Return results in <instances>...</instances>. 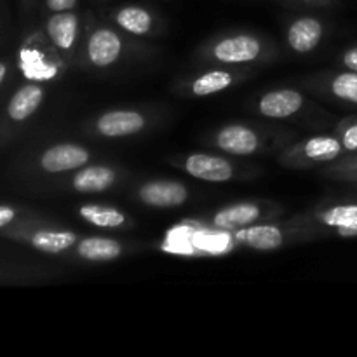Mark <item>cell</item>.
Here are the masks:
<instances>
[{"label": "cell", "mask_w": 357, "mask_h": 357, "mask_svg": "<svg viewBox=\"0 0 357 357\" xmlns=\"http://www.w3.org/2000/svg\"><path fill=\"white\" fill-rule=\"evenodd\" d=\"M89 159L86 149L77 145H56L45 150L40 157L42 169L49 173H61V171L75 169L84 166Z\"/></svg>", "instance_id": "6da1fadb"}, {"label": "cell", "mask_w": 357, "mask_h": 357, "mask_svg": "<svg viewBox=\"0 0 357 357\" xmlns=\"http://www.w3.org/2000/svg\"><path fill=\"white\" fill-rule=\"evenodd\" d=\"M139 197L145 204L157 208H174L183 204L187 199V188L176 181H152L143 185Z\"/></svg>", "instance_id": "7a4b0ae2"}, {"label": "cell", "mask_w": 357, "mask_h": 357, "mask_svg": "<svg viewBox=\"0 0 357 357\" xmlns=\"http://www.w3.org/2000/svg\"><path fill=\"white\" fill-rule=\"evenodd\" d=\"M187 171L190 176L206 181H227L232 178V166L225 159L195 153L187 159Z\"/></svg>", "instance_id": "3957f363"}, {"label": "cell", "mask_w": 357, "mask_h": 357, "mask_svg": "<svg viewBox=\"0 0 357 357\" xmlns=\"http://www.w3.org/2000/svg\"><path fill=\"white\" fill-rule=\"evenodd\" d=\"M42 100H44V89L37 84H26L20 87L7 103V117L13 122L26 121L30 115L37 112Z\"/></svg>", "instance_id": "277c9868"}, {"label": "cell", "mask_w": 357, "mask_h": 357, "mask_svg": "<svg viewBox=\"0 0 357 357\" xmlns=\"http://www.w3.org/2000/svg\"><path fill=\"white\" fill-rule=\"evenodd\" d=\"M258 54H260V42L246 35L225 38L215 47V56L223 63L253 61Z\"/></svg>", "instance_id": "5b68a950"}, {"label": "cell", "mask_w": 357, "mask_h": 357, "mask_svg": "<svg viewBox=\"0 0 357 357\" xmlns=\"http://www.w3.org/2000/svg\"><path fill=\"white\" fill-rule=\"evenodd\" d=\"M145 126V119L136 112H108L98 121V129L105 136H128L138 132Z\"/></svg>", "instance_id": "8992f818"}, {"label": "cell", "mask_w": 357, "mask_h": 357, "mask_svg": "<svg viewBox=\"0 0 357 357\" xmlns=\"http://www.w3.org/2000/svg\"><path fill=\"white\" fill-rule=\"evenodd\" d=\"M302 101V96H300L296 91H274V93H268L261 98L260 110L261 114L267 115V117H289V115H293L295 112L300 110Z\"/></svg>", "instance_id": "52a82bcc"}, {"label": "cell", "mask_w": 357, "mask_h": 357, "mask_svg": "<svg viewBox=\"0 0 357 357\" xmlns=\"http://www.w3.org/2000/svg\"><path fill=\"white\" fill-rule=\"evenodd\" d=\"M87 52H89V58L94 65H112L121 54V38L110 30H98L91 37Z\"/></svg>", "instance_id": "ba28073f"}, {"label": "cell", "mask_w": 357, "mask_h": 357, "mask_svg": "<svg viewBox=\"0 0 357 357\" xmlns=\"http://www.w3.org/2000/svg\"><path fill=\"white\" fill-rule=\"evenodd\" d=\"M321 35H323V26L319 21L314 17H302L289 28L288 40L296 52H309L319 44Z\"/></svg>", "instance_id": "9c48e42d"}, {"label": "cell", "mask_w": 357, "mask_h": 357, "mask_svg": "<svg viewBox=\"0 0 357 357\" xmlns=\"http://www.w3.org/2000/svg\"><path fill=\"white\" fill-rule=\"evenodd\" d=\"M220 149L225 152L237 153V155H246L257 150L258 138L251 129L243 128V126H229L222 129L218 135Z\"/></svg>", "instance_id": "30bf717a"}, {"label": "cell", "mask_w": 357, "mask_h": 357, "mask_svg": "<svg viewBox=\"0 0 357 357\" xmlns=\"http://www.w3.org/2000/svg\"><path fill=\"white\" fill-rule=\"evenodd\" d=\"M47 33L59 49H70L77 37V17L68 10L56 13L47 21Z\"/></svg>", "instance_id": "8fae6325"}, {"label": "cell", "mask_w": 357, "mask_h": 357, "mask_svg": "<svg viewBox=\"0 0 357 357\" xmlns=\"http://www.w3.org/2000/svg\"><path fill=\"white\" fill-rule=\"evenodd\" d=\"M114 171L103 166L86 167L73 178V188L84 194H93V192H103L114 183Z\"/></svg>", "instance_id": "7c38bea8"}, {"label": "cell", "mask_w": 357, "mask_h": 357, "mask_svg": "<svg viewBox=\"0 0 357 357\" xmlns=\"http://www.w3.org/2000/svg\"><path fill=\"white\" fill-rule=\"evenodd\" d=\"M75 243L73 232H56V230H37L30 236V244L44 253H61Z\"/></svg>", "instance_id": "4fadbf2b"}, {"label": "cell", "mask_w": 357, "mask_h": 357, "mask_svg": "<svg viewBox=\"0 0 357 357\" xmlns=\"http://www.w3.org/2000/svg\"><path fill=\"white\" fill-rule=\"evenodd\" d=\"M79 255L91 261L114 260L121 255V244L114 239L103 237H89L79 244Z\"/></svg>", "instance_id": "5bb4252c"}, {"label": "cell", "mask_w": 357, "mask_h": 357, "mask_svg": "<svg viewBox=\"0 0 357 357\" xmlns=\"http://www.w3.org/2000/svg\"><path fill=\"white\" fill-rule=\"evenodd\" d=\"M237 239L248 243L255 250H275L282 244L281 230L275 227H251L237 232Z\"/></svg>", "instance_id": "9a60e30c"}, {"label": "cell", "mask_w": 357, "mask_h": 357, "mask_svg": "<svg viewBox=\"0 0 357 357\" xmlns=\"http://www.w3.org/2000/svg\"><path fill=\"white\" fill-rule=\"evenodd\" d=\"M260 216V209L255 204H237L232 208L222 209L215 216V223L223 229H234V227H243L255 222Z\"/></svg>", "instance_id": "2e32d148"}, {"label": "cell", "mask_w": 357, "mask_h": 357, "mask_svg": "<svg viewBox=\"0 0 357 357\" xmlns=\"http://www.w3.org/2000/svg\"><path fill=\"white\" fill-rule=\"evenodd\" d=\"M80 216L86 218L87 222H91L93 225L98 227H121L124 223V215L119 213L117 209L114 208H107V206H98V204H91V206H84L80 208Z\"/></svg>", "instance_id": "e0dca14e"}, {"label": "cell", "mask_w": 357, "mask_h": 357, "mask_svg": "<svg viewBox=\"0 0 357 357\" xmlns=\"http://www.w3.org/2000/svg\"><path fill=\"white\" fill-rule=\"evenodd\" d=\"M344 145L337 138L317 136L305 145V153L312 160H333L340 155Z\"/></svg>", "instance_id": "ac0fdd59"}, {"label": "cell", "mask_w": 357, "mask_h": 357, "mask_svg": "<svg viewBox=\"0 0 357 357\" xmlns=\"http://www.w3.org/2000/svg\"><path fill=\"white\" fill-rule=\"evenodd\" d=\"M117 23L131 33L143 35L150 30L152 17L146 10L139 9V7H126L117 14Z\"/></svg>", "instance_id": "d6986e66"}, {"label": "cell", "mask_w": 357, "mask_h": 357, "mask_svg": "<svg viewBox=\"0 0 357 357\" xmlns=\"http://www.w3.org/2000/svg\"><path fill=\"white\" fill-rule=\"evenodd\" d=\"M232 84V77L227 72H209L206 75L199 77L192 86V91L197 96H208V94L218 93Z\"/></svg>", "instance_id": "ffe728a7"}, {"label": "cell", "mask_w": 357, "mask_h": 357, "mask_svg": "<svg viewBox=\"0 0 357 357\" xmlns=\"http://www.w3.org/2000/svg\"><path fill=\"white\" fill-rule=\"evenodd\" d=\"M331 91L340 100L357 105V72L349 70L335 77L331 82Z\"/></svg>", "instance_id": "44dd1931"}, {"label": "cell", "mask_w": 357, "mask_h": 357, "mask_svg": "<svg viewBox=\"0 0 357 357\" xmlns=\"http://www.w3.org/2000/svg\"><path fill=\"white\" fill-rule=\"evenodd\" d=\"M323 222L330 227H337V230L354 225L357 222V204L335 206L324 213Z\"/></svg>", "instance_id": "7402d4cb"}, {"label": "cell", "mask_w": 357, "mask_h": 357, "mask_svg": "<svg viewBox=\"0 0 357 357\" xmlns=\"http://www.w3.org/2000/svg\"><path fill=\"white\" fill-rule=\"evenodd\" d=\"M342 145L349 152H357V122L349 126L342 135Z\"/></svg>", "instance_id": "603a6c76"}, {"label": "cell", "mask_w": 357, "mask_h": 357, "mask_svg": "<svg viewBox=\"0 0 357 357\" xmlns=\"http://www.w3.org/2000/svg\"><path fill=\"white\" fill-rule=\"evenodd\" d=\"M16 216H17V211L13 208V206L0 204V230H6L7 227L13 225Z\"/></svg>", "instance_id": "cb8c5ba5"}, {"label": "cell", "mask_w": 357, "mask_h": 357, "mask_svg": "<svg viewBox=\"0 0 357 357\" xmlns=\"http://www.w3.org/2000/svg\"><path fill=\"white\" fill-rule=\"evenodd\" d=\"M47 7L54 13H61V10H68L75 6L77 0H45Z\"/></svg>", "instance_id": "d4e9b609"}, {"label": "cell", "mask_w": 357, "mask_h": 357, "mask_svg": "<svg viewBox=\"0 0 357 357\" xmlns=\"http://www.w3.org/2000/svg\"><path fill=\"white\" fill-rule=\"evenodd\" d=\"M344 65L352 72H357V47L349 49L344 54Z\"/></svg>", "instance_id": "484cf974"}, {"label": "cell", "mask_w": 357, "mask_h": 357, "mask_svg": "<svg viewBox=\"0 0 357 357\" xmlns=\"http://www.w3.org/2000/svg\"><path fill=\"white\" fill-rule=\"evenodd\" d=\"M7 72H9V66H7V63L6 61H0V86H2L3 80H6Z\"/></svg>", "instance_id": "4316f807"}]
</instances>
